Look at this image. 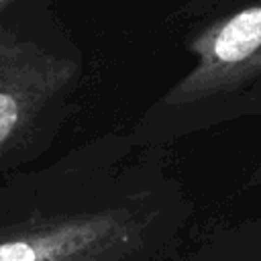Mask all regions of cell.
Here are the masks:
<instances>
[{
  "mask_svg": "<svg viewBox=\"0 0 261 261\" xmlns=\"http://www.w3.org/2000/svg\"><path fill=\"white\" fill-rule=\"evenodd\" d=\"M194 65L126 130L139 147L171 143L261 114V0H186L175 10Z\"/></svg>",
  "mask_w": 261,
  "mask_h": 261,
  "instance_id": "2",
  "label": "cell"
},
{
  "mask_svg": "<svg viewBox=\"0 0 261 261\" xmlns=\"http://www.w3.org/2000/svg\"><path fill=\"white\" fill-rule=\"evenodd\" d=\"M59 0H0V29L18 41L75 47V39L57 16Z\"/></svg>",
  "mask_w": 261,
  "mask_h": 261,
  "instance_id": "4",
  "label": "cell"
},
{
  "mask_svg": "<svg viewBox=\"0 0 261 261\" xmlns=\"http://www.w3.org/2000/svg\"><path fill=\"white\" fill-rule=\"evenodd\" d=\"M175 261H261V214L214 230Z\"/></svg>",
  "mask_w": 261,
  "mask_h": 261,
  "instance_id": "5",
  "label": "cell"
},
{
  "mask_svg": "<svg viewBox=\"0 0 261 261\" xmlns=\"http://www.w3.org/2000/svg\"><path fill=\"white\" fill-rule=\"evenodd\" d=\"M84 77L80 45L12 39L0 53V177L45 157L73 114Z\"/></svg>",
  "mask_w": 261,
  "mask_h": 261,
  "instance_id": "3",
  "label": "cell"
},
{
  "mask_svg": "<svg viewBox=\"0 0 261 261\" xmlns=\"http://www.w3.org/2000/svg\"><path fill=\"white\" fill-rule=\"evenodd\" d=\"M80 261H130V259H120V257H86Z\"/></svg>",
  "mask_w": 261,
  "mask_h": 261,
  "instance_id": "7",
  "label": "cell"
},
{
  "mask_svg": "<svg viewBox=\"0 0 261 261\" xmlns=\"http://www.w3.org/2000/svg\"><path fill=\"white\" fill-rule=\"evenodd\" d=\"M192 216L167 149L110 130L0 177V261H165Z\"/></svg>",
  "mask_w": 261,
  "mask_h": 261,
  "instance_id": "1",
  "label": "cell"
},
{
  "mask_svg": "<svg viewBox=\"0 0 261 261\" xmlns=\"http://www.w3.org/2000/svg\"><path fill=\"white\" fill-rule=\"evenodd\" d=\"M12 39H14L12 35H8V33H4V31L0 29V53L4 51V47H6V45L12 41ZM16 41H18V39H16Z\"/></svg>",
  "mask_w": 261,
  "mask_h": 261,
  "instance_id": "6",
  "label": "cell"
}]
</instances>
